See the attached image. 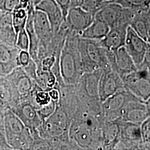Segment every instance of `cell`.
I'll return each instance as SVG.
<instances>
[{"mask_svg":"<svg viewBox=\"0 0 150 150\" xmlns=\"http://www.w3.org/2000/svg\"><path fill=\"white\" fill-rule=\"evenodd\" d=\"M79 34L71 31L66 38L59 54V70L61 79L64 85L76 86L81 75V58L77 47Z\"/></svg>","mask_w":150,"mask_h":150,"instance_id":"6da1fadb","label":"cell"},{"mask_svg":"<svg viewBox=\"0 0 150 150\" xmlns=\"http://www.w3.org/2000/svg\"><path fill=\"white\" fill-rule=\"evenodd\" d=\"M77 47L80 52L82 74L97 69L111 67L107 57V49L100 41L83 38L79 36Z\"/></svg>","mask_w":150,"mask_h":150,"instance_id":"7a4b0ae2","label":"cell"},{"mask_svg":"<svg viewBox=\"0 0 150 150\" xmlns=\"http://www.w3.org/2000/svg\"><path fill=\"white\" fill-rule=\"evenodd\" d=\"M71 144L83 150L102 149V132H97L80 122L72 119L69 129Z\"/></svg>","mask_w":150,"mask_h":150,"instance_id":"3957f363","label":"cell"},{"mask_svg":"<svg viewBox=\"0 0 150 150\" xmlns=\"http://www.w3.org/2000/svg\"><path fill=\"white\" fill-rule=\"evenodd\" d=\"M124 87L144 101H150V64L143 62L136 71L122 78Z\"/></svg>","mask_w":150,"mask_h":150,"instance_id":"277c9868","label":"cell"},{"mask_svg":"<svg viewBox=\"0 0 150 150\" xmlns=\"http://www.w3.org/2000/svg\"><path fill=\"white\" fill-rule=\"evenodd\" d=\"M138 97L123 87L108 97L101 103L102 116L105 121L120 118V115L125 105Z\"/></svg>","mask_w":150,"mask_h":150,"instance_id":"5b68a950","label":"cell"},{"mask_svg":"<svg viewBox=\"0 0 150 150\" xmlns=\"http://www.w3.org/2000/svg\"><path fill=\"white\" fill-rule=\"evenodd\" d=\"M11 111L20 119L31 133L38 131L42 121L40 118L37 108L32 101V94L26 98L21 100L10 108Z\"/></svg>","mask_w":150,"mask_h":150,"instance_id":"8992f818","label":"cell"},{"mask_svg":"<svg viewBox=\"0 0 150 150\" xmlns=\"http://www.w3.org/2000/svg\"><path fill=\"white\" fill-rule=\"evenodd\" d=\"M5 77L12 87L17 102L31 96L38 87L36 82L27 75L21 66L16 67Z\"/></svg>","mask_w":150,"mask_h":150,"instance_id":"52a82bcc","label":"cell"},{"mask_svg":"<svg viewBox=\"0 0 150 150\" xmlns=\"http://www.w3.org/2000/svg\"><path fill=\"white\" fill-rule=\"evenodd\" d=\"M102 69L85 72L81 75L77 84L75 86L77 95L81 99L99 100L98 85Z\"/></svg>","mask_w":150,"mask_h":150,"instance_id":"ba28073f","label":"cell"},{"mask_svg":"<svg viewBox=\"0 0 150 150\" xmlns=\"http://www.w3.org/2000/svg\"><path fill=\"white\" fill-rule=\"evenodd\" d=\"M124 47L137 68L142 64L146 53L150 50V43L145 41L129 26L127 28Z\"/></svg>","mask_w":150,"mask_h":150,"instance_id":"9c48e42d","label":"cell"},{"mask_svg":"<svg viewBox=\"0 0 150 150\" xmlns=\"http://www.w3.org/2000/svg\"><path fill=\"white\" fill-rule=\"evenodd\" d=\"M120 125V139L115 149H140L142 148L140 125L125 122L121 120Z\"/></svg>","mask_w":150,"mask_h":150,"instance_id":"30bf717a","label":"cell"},{"mask_svg":"<svg viewBox=\"0 0 150 150\" xmlns=\"http://www.w3.org/2000/svg\"><path fill=\"white\" fill-rule=\"evenodd\" d=\"M150 117V101H144L137 98L128 102L120 115V119L125 122L141 125Z\"/></svg>","mask_w":150,"mask_h":150,"instance_id":"8fae6325","label":"cell"},{"mask_svg":"<svg viewBox=\"0 0 150 150\" xmlns=\"http://www.w3.org/2000/svg\"><path fill=\"white\" fill-rule=\"evenodd\" d=\"M124 87L122 79L111 67L102 70L98 85V98L101 103Z\"/></svg>","mask_w":150,"mask_h":150,"instance_id":"7c38bea8","label":"cell"},{"mask_svg":"<svg viewBox=\"0 0 150 150\" xmlns=\"http://www.w3.org/2000/svg\"><path fill=\"white\" fill-rule=\"evenodd\" d=\"M95 13L86 11L79 6H71L65 21L71 31L79 34L91 25L95 20Z\"/></svg>","mask_w":150,"mask_h":150,"instance_id":"4fadbf2b","label":"cell"},{"mask_svg":"<svg viewBox=\"0 0 150 150\" xmlns=\"http://www.w3.org/2000/svg\"><path fill=\"white\" fill-rule=\"evenodd\" d=\"M20 50L0 43V77H5L19 67L18 56Z\"/></svg>","mask_w":150,"mask_h":150,"instance_id":"5bb4252c","label":"cell"},{"mask_svg":"<svg viewBox=\"0 0 150 150\" xmlns=\"http://www.w3.org/2000/svg\"><path fill=\"white\" fill-rule=\"evenodd\" d=\"M134 10V13L129 26L145 41L150 43V8Z\"/></svg>","mask_w":150,"mask_h":150,"instance_id":"9a60e30c","label":"cell"},{"mask_svg":"<svg viewBox=\"0 0 150 150\" xmlns=\"http://www.w3.org/2000/svg\"><path fill=\"white\" fill-rule=\"evenodd\" d=\"M35 10L44 12L48 18L54 34L59 30L64 21L62 12L54 0H41L35 7Z\"/></svg>","mask_w":150,"mask_h":150,"instance_id":"2e32d148","label":"cell"},{"mask_svg":"<svg viewBox=\"0 0 150 150\" xmlns=\"http://www.w3.org/2000/svg\"><path fill=\"white\" fill-rule=\"evenodd\" d=\"M3 125L6 141L25 134L29 130L10 108L4 112Z\"/></svg>","mask_w":150,"mask_h":150,"instance_id":"e0dca14e","label":"cell"},{"mask_svg":"<svg viewBox=\"0 0 150 150\" xmlns=\"http://www.w3.org/2000/svg\"><path fill=\"white\" fill-rule=\"evenodd\" d=\"M120 118L105 121L102 127V149H115L121 134Z\"/></svg>","mask_w":150,"mask_h":150,"instance_id":"ac0fdd59","label":"cell"},{"mask_svg":"<svg viewBox=\"0 0 150 150\" xmlns=\"http://www.w3.org/2000/svg\"><path fill=\"white\" fill-rule=\"evenodd\" d=\"M128 25L118 23L110 28L106 37L100 41L102 46L109 51L115 52L124 46Z\"/></svg>","mask_w":150,"mask_h":150,"instance_id":"d6986e66","label":"cell"},{"mask_svg":"<svg viewBox=\"0 0 150 150\" xmlns=\"http://www.w3.org/2000/svg\"><path fill=\"white\" fill-rule=\"evenodd\" d=\"M123 7L118 4L113 2H107L97 12L95 18L98 19L105 22L110 27L116 26L120 21Z\"/></svg>","mask_w":150,"mask_h":150,"instance_id":"ffe728a7","label":"cell"},{"mask_svg":"<svg viewBox=\"0 0 150 150\" xmlns=\"http://www.w3.org/2000/svg\"><path fill=\"white\" fill-rule=\"evenodd\" d=\"M137 69V66L124 46L115 52L114 71L118 73L121 78Z\"/></svg>","mask_w":150,"mask_h":150,"instance_id":"44dd1931","label":"cell"},{"mask_svg":"<svg viewBox=\"0 0 150 150\" xmlns=\"http://www.w3.org/2000/svg\"><path fill=\"white\" fill-rule=\"evenodd\" d=\"M17 33L12 21L11 12H6L0 15V43L16 46Z\"/></svg>","mask_w":150,"mask_h":150,"instance_id":"7402d4cb","label":"cell"},{"mask_svg":"<svg viewBox=\"0 0 150 150\" xmlns=\"http://www.w3.org/2000/svg\"><path fill=\"white\" fill-rule=\"evenodd\" d=\"M110 28L105 22L95 18L91 25L81 32L79 36L83 38L100 41L106 37Z\"/></svg>","mask_w":150,"mask_h":150,"instance_id":"603a6c76","label":"cell"},{"mask_svg":"<svg viewBox=\"0 0 150 150\" xmlns=\"http://www.w3.org/2000/svg\"><path fill=\"white\" fill-rule=\"evenodd\" d=\"M35 10V6H32L28 10V17L25 26V29L28 34L30 41L28 52L30 54L31 59L36 62L38 59L39 41L33 27V15Z\"/></svg>","mask_w":150,"mask_h":150,"instance_id":"cb8c5ba5","label":"cell"},{"mask_svg":"<svg viewBox=\"0 0 150 150\" xmlns=\"http://www.w3.org/2000/svg\"><path fill=\"white\" fill-rule=\"evenodd\" d=\"M17 102V99L9 81L5 77H0V108L5 111Z\"/></svg>","mask_w":150,"mask_h":150,"instance_id":"d4e9b609","label":"cell"},{"mask_svg":"<svg viewBox=\"0 0 150 150\" xmlns=\"http://www.w3.org/2000/svg\"><path fill=\"white\" fill-rule=\"evenodd\" d=\"M11 15L13 27L17 33L20 30L25 28L28 17V10L18 6L11 12Z\"/></svg>","mask_w":150,"mask_h":150,"instance_id":"484cf974","label":"cell"},{"mask_svg":"<svg viewBox=\"0 0 150 150\" xmlns=\"http://www.w3.org/2000/svg\"><path fill=\"white\" fill-rule=\"evenodd\" d=\"M104 0H75L72 6H79L82 9L96 13L106 4Z\"/></svg>","mask_w":150,"mask_h":150,"instance_id":"4316f807","label":"cell"},{"mask_svg":"<svg viewBox=\"0 0 150 150\" xmlns=\"http://www.w3.org/2000/svg\"><path fill=\"white\" fill-rule=\"evenodd\" d=\"M121 6L123 8L129 9L150 8V0H115L113 1Z\"/></svg>","mask_w":150,"mask_h":150,"instance_id":"83f0119b","label":"cell"},{"mask_svg":"<svg viewBox=\"0 0 150 150\" xmlns=\"http://www.w3.org/2000/svg\"><path fill=\"white\" fill-rule=\"evenodd\" d=\"M141 135L142 139V149L147 148L150 146V118L149 117L140 125Z\"/></svg>","mask_w":150,"mask_h":150,"instance_id":"f1b7e54d","label":"cell"},{"mask_svg":"<svg viewBox=\"0 0 150 150\" xmlns=\"http://www.w3.org/2000/svg\"><path fill=\"white\" fill-rule=\"evenodd\" d=\"M57 102L53 100H51V102L48 104L42 107H39L37 110L38 115L42 121V123L54 113Z\"/></svg>","mask_w":150,"mask_h":150,"instance_id":"f546056e","label":"cell"},{"mask_svg":"<svg viewBox=\"0 0 150 150\" xmlns=\"http://www.w3.org/2000/svg\"><path fill=\"white\" fill-rule=\"evenodd\" d=\"M30 41L25 28L17 33L16 39V47L20 50L28 51Z\"/></svg>","mask_w":150,"mask_h":150,"instance_id":"4dcf8cb0","label":"cell"},{"mask_svg":"<svg viewBox=\"0 0 150 150\" xmlns=\"http://www.w3.org/2000/svg\"><path fill=\"white\" fill-rule=\"evenodd\" d=\"M19 4V0H0V14L12 12Z\"/></svg>","mask_w":150,"mask_h":150,"instance_id":"1f68e13d","label":"cell"},{"mask_svg":"<svg viewBox=\"0 0 150 150\" xmlns=\"http://www.w3.org/2000/svg\"><path fill=\"white\" fill-rule=\"evenodd\" d=\"M4 111L0 108V150H12L6 140L5 134L3 125Z\"/></svg>","mask_w":150,"mask_h":150,"instance_id":"d6a6232c","label":"cell"},{"mask_svg":"<svg viewBox=\"0 0 150 150\" xmlns=\"http://www.w3.org/2000/svg\"><path fill=\"white\" fill-rule=\"evenodd\" d=\"M57 5L59 6L62 12L64 21L66 20V18L67 15V13L70 7L72 6V1L71 0H54Z\"/></svg>","mask_w":150,"mask_h":150,"instance_id":"836d02e7","label":"cell"},{"mask_svg":"<svg viewBox=\"0 0 150 150\" xmlns=\"http://www.w3.org/2000/svg\"><path fill=\"white\" fill-rule=\"evenodd\" d=\"M31 59V57L28 51L22 50L20 51L18 56V60L20 66H21L22 67H26L29 64Z\"/></svg>","mask_w":150,"mask_h":150,"instance_id":"e575fe53","label":"cell"},{"mask_svg":"<svg viewBox=\"0 0 150 150\" xmlns=\"http://www.w3.org/2000/svg\"><path fill=\"white\" fill-rule=\"evenodd\" d=\"M48 94L51 100L59 102V92L58 88L54 87L48 91Z\"/></svg>","mask_w":150,"mask_h":150,"instance_id":"d590c367","label":"cell"},{"mask_svg":"<svg viewBox=\"0 0 150 150\" xmlns=\"http://www.w3.org/2000/svg\"><path fill=\"white\" fill-rule=\"evenodd\" d=\"M32 1H33V4H34V5L35 6L38 3H39L41 0H32Z\"/></svg>","mask_w":150,"mask_h":150,"instance_id":"8d00e7d4","label":"cell"},{"mask_svg":"<svg viewBox=\"0 0 150 150\" xmlns=\"http://www.w3.org/2000/svg\"><path fill=\"white\" fill-rule=\"evenodd\" d=\"M72 1V6L74 5V3H75V0H71Z\"/></svg>","mask_w":150,"mask_h":150,"instance_id":"74e56055","label":"cell"},{"mask_svg":"<svg viewBox=\"0 0 150 150\" xmlns=\"http://www.w3.org/2000/svg\"><path fill=\"white\" fill-rule=\"evenodd\" d=\"M105 1H115V0H104Z\"/></svg>","mask_w":150,"mask_h":150,"instance_id":"f35d334b","label":"cell"},{"mask_svg":"<svg viewBox=\"0 0 150 150\" xmlns=\"http://www.w3.org/2000/svg\"><path fill=\"white\" fill-rule=\"evenodd\" d=\"M0 15H1V14H0Z\"/></svg>","mask_w":150,"mask_h":150,"instance_id":"ab89813d","label":"cell"}]
</instances>
